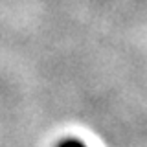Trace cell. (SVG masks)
I'll use <instances>...</instances> for the list:
<instances>
[{"label":"cell","instance_id":"1","mask_svg":"<svg viewBox=\"0 0 147 147\" xmlns=\"http://www.w3.org/2000/svg\"><path fill=\"white\" fill-rule=\"evenodd\" d=\"M57 147H86L81 140H76V138H68V140H63Z\"/></svg>","mask_w":147,"mask_h":147}]
</instances>
